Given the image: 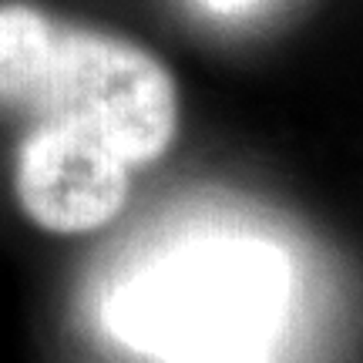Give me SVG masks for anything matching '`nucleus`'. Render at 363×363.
<instances>
[{
	"label": "nucleus",
	"instance_id": "7ed1b4c3",
	"mask_svg": "<svg viewBox=\"0 0 363 363\" xmlns=\"http://www.w3.org/2000/svg\"><path fill=\"white\" fill-rule=\"evenodd\" d=\"M131 165L104 135L67 121H27L13 162L17 206L38 229L88 235L125 208Z\"/></svg>",
	"mask_w": 363,
	"mask_h": 363
},
{
	"label": "nucleus",
	"instance_id": "20e7f679",
	"mask_svg": "<svg viewBox=\"0 0 363 363\" xmlns=\"http://www.w3.org/2000/svg\"><path fill=\"white\" fill-rule=\"evenodd\" d=\"M208 7H216V11H239V7H246L249 0H206Z\"/></svg>",
	"mask_w": 363,
	"mask_h": 363
},
{
	"label": "nucleus",
	"instance_id": "f03ea898",
	"mask_svg": "<svg viewBox=\"0 0 363 363\" xmlns=\"http://www.w3.org/2000/svg\"><path fill=\"white\" fill-rule=\"evenodd\" d=\"M289 299V266L266 242L206 239L118 286L111 337L165 363H269Z\"/></svg>",
	"mask_w": 363,
	"mask_h": 363
},
{
	"label": "nucleus",
	"instance_id": "f257e3e1",
	"mask_svg": "<svg viewBox=\"0 0 363 363\" xmlns=\"http://www.w3.org/2000/svg\"><path fill=\"white\" fill-rule=\"evenodd\" d=\"M0 104L98 131L135 169L158 162L179 131L175 78L148 48L21 0L0 4Z\"/></svg>",
	"mask_w": 363,
	"mask_h": 363
}]
</instances>
